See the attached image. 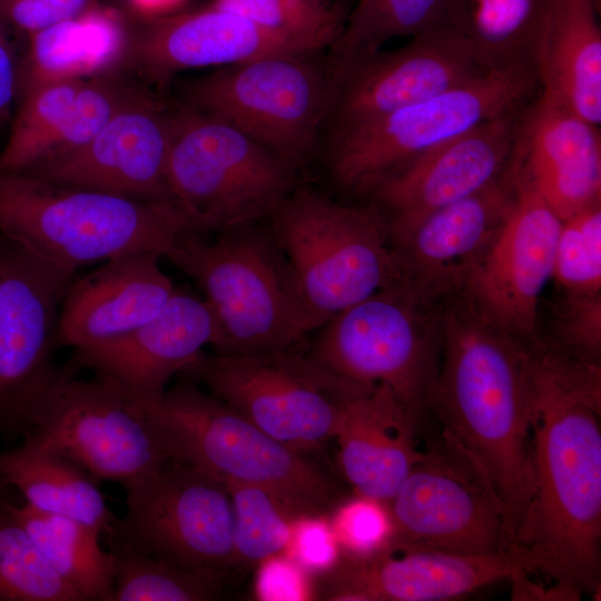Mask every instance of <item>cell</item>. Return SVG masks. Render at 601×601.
Segmentation results:
<instances>
[{"label": "cell", "instance_id": "18", "mask_svg": "<svg viewBox=\"0 0 601 601\" xmlns=\"http://www.w3.org/2000/svg\"><path fill=\"white\" fill-rule=\"evenodd\" d=\"M526 574L506 552L459 554L396 538L364 556L342 554L317 575L315 599L334 601H447Z\"/></svg>", "mask_w": 601, "mask_h": 601}, {"label": "cell", "instance_id": "13", "mask_svg": "<svg viewBox=\"0 0 601 601\" xmlns=\"http://www.w3.org/2000/svg\"><path fill=\"white\" fill-rule=\"evenodd\" d=\"M62 380L23 440L124 485L173 461L157 403L139 401L104 377Z\"/></svg>", "mask_w": 601, "mask_h": 601}, {"label": "cell", "instance_id": "17", "mask_svg": "<svg viewBox=\"0 0 601 601\" xmlns=\"http://www.w3.org/2000/svg\"><path fill=\"white\" fill-rule=\"evenodd\" d=\"M529 102L480 124L378 178L364 194L374 198V206L385 216L391 239L430 213L497 180L515 157Z\"/></svg>", "mask_w": 601, "mask_h": 601}, {"label": "cell", "instance_id": "22", "mask_svg": "<svg viewBox=\"0 0 601 601\" xmlns=\"http://www.w3.org/2000/svg\"><path fill=\"white\" fill-rule=\"evenodd\" d=\"M215 335L205 299L176 287L152 319L120 337L73 348L63 370L71 375L90 370L132 397L157 403L170 378L196 361Z\"/></svg>", "mask_w": 601, "mask_h": 601}, {"label": "cell", "instance_id": "46", "mask_svg": "<svg viewBox=\"0 0 601 601\" xmlns=\"http://www.w3.org/2000/svg\"><path fill=\"white\" fill-rule=\"evenodd\" d=\"M17 72L18 67L0 18V122L8 118L17 96Z\"/></svg>", "mask_w": 601, "mask_h": 601}, {"label": "cell", "instance_id": "47", "mask_svg": "<svg viewBox=\"0 0 601 601\" xmlns=\"http://www.w3.org/2000/svg\"><path fill=\"white\" fill-rule=\"evenodd\" d=\"M178 1L179 0H128L137 11L147 14L148 17L158 16L159 12Z\"/></svg>", "mask_w": 601, "mask_h": 601}, {"label": "cell", "instance_id": "39", "mask_svg": "<svg viewBox=\"0 0 601 601\" xmlns=\"http://www.w3.org/2000/svg\"><path fill=\"white\" fill-rule=\"evenodd\" d=\"M140 93L112 72L83 79L45 156L87 142Z\"/></svg>", "mask_w": 601, "mask_h": 601}, {"label": "cell", "instance_id": "31", "mask_svg": "<svg viewBox=\"0 0 601 601\" xmlns=\"http://www.w3.org/2000/svg\"><path fill=\"white\" fill-rule=\"evenodd\" d=\"M447 0H357L329 47L331 85L392 38L414 37L444 24Z\"/></svg>", "mask_w": 601, "mask_h": 601}, {"label": "cell", "instance_id": "28", "mask_svg": "<svg viewBox=\"0 0 601 601\" xmlns=\"http://www.w3.org/2000/svg\"><path fill=\"white\" fill-rule=\"evenodd\" d=\"M556 1L447 0L445 21L490 69L536 73Z\"/></svg>", "mask_w": 601, "mask_h": 601}, {"label": "cell", "instance_id": "14", "mask_svg": "<svg viewBox=\"0 0 601 601\" xmlns=\"http://www.w3.org/2000/svg\"><path fill=\"white\" fill-rule=\"evenodd\" d=\"M126 513L107 542L188 570L226 574L234 568L233 509L225 482L171 461L124 485Z\"/></svg>", "mask_w": 601, "mask_h": 601}, {"label": "cell", "instance_id": "10", "mask_svg": "<svg viewBox=\"0 0 601 601\" xmlns=\"http://www.w3.org/2000/svg\"><path fill=\"white\" fill-rule=\"evenodd\" d=\"M536 73L491 70L390 114L331 130L327 166L344 189L364 194L405 161L531 101Z\"/></svg>", "mask_w": 601, "mask_h": 601}, {"label": "cell", "instance_id": "7", "mask_svg": "<svg viewBox=\"0 0 601 601\" xmlns=\"http://www.w3.org/2000/svg\"><path fill=\"white\" fill-rule=\"evenodd\" d=\"M304 296L323 324L376 292L405 283L385 216L312 190L290 193L268 217Z\"/></svg>", "mask_w": 601, "mask_h": 601}, {"label": "cell", "instance_id": "40", "mask_svg": "<svg viewBox=\"0 0 601 601\" xmlns=\"http://www.w3.org/2000/svg\"><path fill=\"white\" fill-rule=\"evenodd\" d=\"M342 554L364 556L384 548L394 536L388 505L354 494L338 502L328 516Z\"/></svg>", "mask_w": 601, "mask_h": 601}, {"label": "cell", "instance_id": "38", "mask_svg": "<svg viewBox=\"0 0 601 601\" xmlns=\"http://www.w3.org/2000/svg\"><path fill=\"white\" fill-rule=\"evenodd\" d=\"M552 278L564 294L601 293V200L562 220Z\"/></svg>", "mask_w": 601, "mask_h": 601}, {"label": "cell", "instance_id": "33", "mask_svg": "<svg viewBox=\"0 0 601 601\" xmlns=\"http://www.w3.org/2000/svg\"><path fill=\"white\" fill-rule=\"evenodd\" d=\"M233 509L234 565L256 568L287 552L300 514L259 486L225 482Z\"/></svg>", "mask_w": 601, "mask_h": 601}, {"label": "cell", "instance_id": "34", "mask_svg": "<svg viewBox=\"0 0 601 601\" xmlns=\"http://www.w3.org/2000/svg\"><path fill=\"white\" fill-rule=\"evenodd\" d=\"M0 601H82L50 565L1 495Z\"/></svg>", "mask_w": 601, "mask_h": 601}, {"label": "cell", "instance_id": "24", "mask_svg": "<svg viewBox=\"0 0 601 601\" xmlns=\"http://www.w3.org/2000/svg\"><path fill=\"white\" fill-rule=\"evenodd\" d=\"M521 168L561 220L601 200V136L540 88L524 110L518 142Z\"/></svg>", "mask_w": 601, "mask_h": 601}, {"label": "cell", "instance_id": "8", "mask_svg": "<svg viewBox=\"0 0 601 601\" xmlns=\"http://www.w3.org/2000/svg\"><path fill=\"white\" fill-rule=\"evenodd\" d=\"M316 331L308 351L315 361L354 384L388 386L424 420L440 366L442 312L402 283L337 313Z\"/></svg>", "mask_w": 601, "mask_h": 601}, {"label": "cell", "instance_id": "36", "mask_svg": "<svg viewBox=\"0 0 601 601\" xmlns=\"http://www.w3.org/2000/svg\"><path fill=\"white\" fill-rule=\"evenodd\" d=\"M210 7L240 14L316 51L334 43L347 16L328 0H215Z\"/></svg>", "mask_w": 601, "mask_h": 601}, {"label": "cell", "instance_id": "44", "mask_svg": "<svg viewBox=\"0 0 601 601\" xmlns=\"http://www.w3.org/2000/svg\"><path fill=\"white\" fill-rule=\"evenodd\" d=\"M255 569L254 594L257 600L306 601L315 599L312 575L287 554L270 556Z\"/></svg>", "mask_w": 601, "mask_h": 601}, {"label": "cell", "instance_id": "32", "mask_svg": "<svg viewBox=\"0 0 601 601\" xmlns=\"http://www.w3.org/2000/svg\"><path fill=\"white\" fill-rule=\"evenodd\" d=\"M114 558L111 601H211L223 595L224 574L188 570L108 542Z\"/></svg>", "mask_w": 601, "mask_h": 601}, {"label": "cell", "instance_id": "5", "mask_svg": "<svg viewBox=\"0 0 601 601\" xmlns=\"http://www.w3.org/2000/svg\"><path fill=\"white\" fill-rule=\"evenodd\" d=\"M169 117L167 185L197 234L269 217L292 193L296 169L230 125L186 105Z\"/></svg>", "mask_w": 601, "mask_h": 601}, {"label": "cell", "instance_id": "29", "mask_svg": "<svg viewBox=\"0 0 601 601\" xmlns=\"http://www.w3.org/2000/svg\"><path fill=\"white\" fill-rule=\"evenodd\" d=\"M0 484L17 487L30 506L76 520L101 535L116 520L95 477L27 440L0 452Z\"/></svg>", "mask_w": 601, "mask_h": 601}, {"label": "cell", "instance_id": "30", "mask_svg": "<svg viewBox=\"0 0 601 601\" xmlns=\"http://www.w3.org/2000/svg\"><path fill=\"white\" fill-rule=\"evenodd\" d=\"M6 505L24 528L55 571L82 601H111L114 558L100 546L101 534L70 518L28 503Z\"/></svg>", "mask_w": 601, "mask_h": 601}, {"label": "cell", "instance_id": "23", "mask_svg": "<svg viewBox=\"0 0 601 601\" xmlns=\"http://www.w3.org/2000/svg\"><path fill=\"white\" fill-rule=\"evenodd\" d=\"M306 43L265 29L229 11L148 17L129 33L127 59L152 80L194 68L227 66L268 56H311Z\"/></svg>", "mask_w": 601, "mask_h": 601}, {"label": "cell", "instance_id": "43", "mask_svg": "<svg viewBox=\"0 0 601 601\" xmlns=\"http://www.w3.org/2000/svg\"><path fill=\"white\" fill-rule=\"evenodd\" d=\"M285 554L311 575L317 577L333 569L342 550L327 513L298 516Z\"/></svg>", "mask_w": 601, "mask_h": 601}, {"label": "cell", "instance_id": "9", "mask_svg": "<svg viewBox=\"0 0 601 601\" xmlns=\"http://www.w3.org/2000/svg\"><path fill=\"white\" fill-rule=\"evenodd\" d=\"M298 346L249 356L201 353L178 375L309 455L334 439L349 402L372 387L337 376Z\"/></svg>", "mask_w": 601, "mask_h": 601}, {"label": "cell", "instance_id": "21", "mask_svg": "<svg viewBox=\"0 0 601 601\" xmlns=\"http://www.w3.org/2000/svg\"><path fill=\"white\" fill-rule=\"evenodd\" d=\"M494 183L443 206L392 239L405 284L422 300L459 294L469 273L487 249L516 193L519 162Z\"/></svg>", "mask_w": 601, "mask_h": 601}, {"label": "cell", "instance_id": "16", "mask_svg": "<svg viewBox=\"0 0 601 601\" xmlns=\"http://www.w3.org/2000/svg\"><path fill=\"white\" fill-rule=\"evenodd\" d=\"M561 225V218L529 181L519 160L512 205L469 273L459 300L483 322L525 343L538 338L540 297L553 276Z\"/></svg>", "mask_w": 601, "mask_h": 601}, {"label": "cell", "instance_id": "1", "mask_svg": "<svg viewBox=\"0 0 601 601\" xmlns=\"http://www.w3.org/2000/svg\"><path fill=\"white\" fill-rule=\"evenodd\" d=\"M533 486L506 553L558 600L595 594L601 579V378L529 352Z\"/></svg>", "mask_w": 601, "mask_h": 601}, {"label": "cell", "instance_id": "27", "mask_svg": "<svg viewBox=\"0 0 601 601\" xmlns=\"http://www.w3.org/2000/svg\"><path fill=\"white\" fill-rule=\"evenodd\" d=\"M600 0H558L536 61L540 88L588 122H601Z\"/></svg>", "mask_w": 601, "mask_h": 601}, {"label": "cell", "instance_id": "2", "mask_svg": "<svg viewBox=\"0 0 601 601\" xmlns=\"http://www.w3.org/2000/svg\"><path fill=\"white\" fill-rule=\"evenodd\" d=\"M483 469L502 504L508 545L533 486V398L526 343L460 300L442 311V346L425 416Z\"/></svg>", "mask_w": 601, "mask_h": 601}, {"label": "cell", "instance_id": "15", "mask_svg": "<svg viewBox=\"0 0 601 601\" xmlns=\"http://www.w3.org/2000/svg\"><path fill=\"white\" fill-rule=\"evenodd\" d=\"M423 451L387 504L394 538L459 554L506 552L502 504L483 469L440 433Z\"/></svg>", "mask_w": 601, "mask_h": 601}, {"label": "cell", "instance_id": "26", "mask_svg": "<svg viewBox=\"0 0 601 601\" xmlns=\"http://www.w3.org/2000/svg\"><path fill=\"white\" fill-rule=\"evenodd\" d=\"M422 422L384 384L349 402L333 440L354 494L388 504L424 454L416 442Z\"/></svg>", "mask_w": 601, "mask_h": 601}, {"label": "cell", "instance_id": "20", "mask_svg": "<svg viewBox=\"0 0 601 601\" xmlns=\"http://www.w3.org/2000/svg\"><path fill=\"white\" fill-rule=\"evenodd\" d=\"M169 111L140 93L87 142L53 152L23 173L45 180L152 201L167 185Z\"/></svg>", "mask_w": 601, "mask_h": 601}, {"label": "cell", "instance_id": "45", "mask_svg": "<svg viewBox=\"0 0 601 601\" xmlns=\"http://www.w3.org/2000/svg\"><path fill=\"white\" fill-rule=\"evenodd\" d=\"M93 4V0H0V18L29 35L76 18Z\"/></svg>", "mask_w": 601, "mask_h": 601}, {"label": "cell", "instance_id": "4", "mask_svg": "<svg viewBox=\"0 0 601 601\" xmlns=\"http://www.w3.org/2000/svg\"><path fill=\"white\" fill-rule=\"evenodd\" d=\"M189 233L196 231L171 201L0 173V234L76 272L135 252L166 257Z\"/></svg>", "mask_w": 601, "mask_h": 601}, {"label": "cell", "instance_id": "19", "mask_svg": "<svg viewBox=\"0 0 601 601\" xmlns=\"http://www.w3.org/2000/svg\"><path fill=\"white\" fill-rule=\"evenodd\" d=\"M491 70L445 22L347 68L332 85L331 130L390 114Z\"/></svg>", "mask_w": 601, "mask_h": 601}, {"label": "cell", "instance_id": "37", "mask_svg": "<svg viewBox=\"0 0 601 601\" xmlns=\"http://www.w3.org/2000/svg\"><path fill=\"white\" fill-rule=\"evenodd\" d=\"M28 36V52L17 72L20 99L48 83L91 77L79 16Z\"/></svg>", "mask_w": 601, "mask_h": 601}, {"label": "cell", "instance_id": "11", "mask_svg": "<svg viewBox=\"0 0 601 601\" xmlns=\"http://www.w3.org/2000/svg\"><path fill=\"white\" fill-rule=\"evenodd\" d=\"M76 270L0 234V431L28 434L62 380L53 362Z\"/></svg>", "mask_w": 601, "mask_h": 601}, {"label": "cell", "instance_id": "41", "mask_svg": "<svg viewBox=\"0 0 601 601\" xmlns=\"http://www.w3.org/2000/svg\"><path fill=\"white\" fill-rule=\"evenodd\" d=\"M554 326V344L579 358L600 363L601 293L564 294L555 308Z\"/></svg>", "mask_w": 601, "mask_h": 601}, {"label": "cell", "instance_id": "6", "mask_svg": "<svg viewBox=\"0 0 601 601\" xmlns=\"http://www.w3.org/2000/svg\"><path fill=\"white\" fill-rule=\"evenodd\" d=\"M157 407L173 461L265 489L300 515L327 513L338 503L335 480L308 454L273 439L198 384L178 382Z\"/></svg>", "mask_w": 601, "mask_h": 601}, {"label": "cell", "instance_id": "12", "mask_svg": "<svg viewBox=\"0 0 601 601\" xmlns=\"http://www.w3.org/2000/svg\"><path fill=\"white\" fill-rule=\"evenodd\" d=\"M309 56H268L223 68L185 86L187 105L269 149L295 169L312 155L329 115L326 68Z\"/></svg>", "mask_w": 601, "mask_h": 601}, {"label": "cell", "instance_id": "42", "mask_svg": "<svg viewBox=\"0 0 601 601\" xmlns=\"http://www.w3.org/2000/svg\"><path fill=\"white\" fill-rule=\"evenodd\" d=\"M91 77L111 73L127 59L129 31L118 13L93 4L79 16Z\"/></svg>", "mask_w": 601, "mask_h": 601}, {"label": "cell", "instance_id": "25", "mask_svg": "<svg viewBox=\"0 0 601 601\" xmlns=\"http://www.w3.org/2000/svg\"><path fill=\"white\" fill-rule=\"evenodd\" d=\"M161 257L156 252L128 253L76 277L60 309L59 347L107 342L157 316L176 289L160 267Z\"/></svg>", "mask_w": 601, "mask_h": 601}, {"label": "cell", "instance_id": "35", "mask_svg": "<svg viewBox=\"0 0 601 601\" xmlns=\"http://www.w3.org/2000/svg\"><path fill=\"white\" fill-rule=\"evenodd\" d=\"M82 81L68 79L48 83L21 98L9 139L0 154V173L26 170L47 154Z\"/></svg>", "mask_w": 601, "mask_h": 601}, {"label": "cell", "instance_id": "3", "mask_svg": "<svg viewBox=\"0 0 601 601\" xmlns=\"http://www.w3.org/2000/svg\"><path fill=\"white\" fill-rule=\"evenodd\" d=\"M216 235L186 234L166 255L201 289L216 325L215 353L283 351L323 325L270 228L252 223Z\"/></svg>", "mask_w": 601, "mask_h": 601}]
</instances>
